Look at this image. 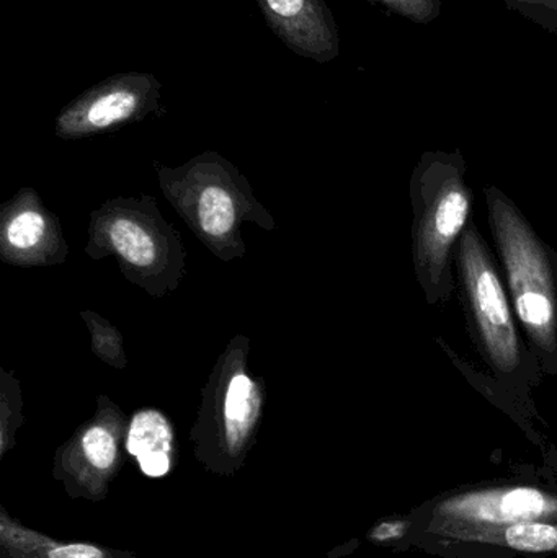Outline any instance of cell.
<instances>
[{
  "label": "cell",
  "mask_w": 557,
  "mask_h": 558,
  "mask_svg": "<svg viewBox=\"0 0 557 558\" xmlns=\"http://www.w3.org/2000/svg\"><path fill=\"white\" fill-rule=\"evenodd\" d=\"M414 265L428 301L453 291L451 257L468 228L471 193L458 154H425L412 180Z\"/></svg>",
  "instance_id": "2"
},
{
  "label": "cell",
  "mask_w": 557,
  "mask_h": 558,
  "mask_svg": "<svg viewBox=\"0 0 557 558\" xmlns=\"http://www.w3.org/2000/svg\"><path fill=\"white\" fill-rule=\"evenodd\" d=\"M500 534L507 546L522 553H556L557 550V526L526 521V523L510 524Z\"/></svg>",
  "instance_id": "12"
},
{
  "label": "cell",
  "mask_w": 557,
  "mask_h": 558,
  "mask_svg": "<svg viewBox=\"0 0 557 558\" xmlns=\"http://www.w3.org/2000/svg\"><path fill=\"white\" fill-rule=\"evenodd\" d=\"M457 257L477 343L493 369L502 379L513 380L525 363L522 341L496 264L473 225L461 235Z\"/></svg>",
  "instance_id": "3"
},
{
  "label": "cell",
  "mask_w": 557,
  "mask_h": 558,
  "mask_svg": "<svg viewBox=\"0 0 557 558\" xmlns=\"http://www.w3.org/2000/svg\"><path fill=\"white\" fill-rule=\"evenodd\" d=\"M444 513L484 523H526L557 513L555 500L533 488L470 495L441 507Z\"/></svg>",
  "instance_id": "6"
},
{
  "label": "cell",
  "mask_w": 557,
  "mask_h": 558,
  "mask_svg": "<svg viewBox=\"0 0 557 558\" xmlns=\"http://www.w3.org/2000/svg\"><path fill=\"white\" fill-rule=\"evenodd\" d=\"M271 32L298 56L327 64L340 54V35L324 0H255Z\"/></svg>",
  "instance_id": "5"
},
{
  "label": "cell",
  "mask_w": 557,
  "mask_h": 558,
  "mask_svg": "<svg viewBox=\"0 0 557 558\" xmlns=\"http://www.w3.org/2000/svg\"><path fill=\"white\" fill-rule=\"evenodd\" d=\"M48 558H108L104 550L92 544H64L52 547Z\"/></svg>",
  "instance_id": "16"
},
{
  "label": "cell",
  "mask_w": 557,
  "mask_h": 558,
  "mask_svg": "<svg viewBox=\"0 0 557 558\" xmlns=\"http://www.w3.org/2000/svg\"><path fill=\"white\" fill-rule=\"evenodd\" d=\"M111 245L128 262L140 268H150L159 257V247L153 235L133 219L120 218L113 221L110 232Z\"/></svg>",
  "instance_id": "10"
},
{
  "label": "cell",
  "mask_w": 557,
  "mask_h": 558,
  "mask_svg": "<svg viewBox=\"0 0 557 558\" xmlns=\"http://www.w3.org/2000/svg\"><path fill=\"white\" fill-rule=\"evenodd\" d=\"M126 449L136 458L144 475L166 477L172 469L173 454V432L169 420L157 410L137 412L128 428Z\"/></svg>",
  "instance_id": "8"
},
{
  "label": "cell",
  "mask_w": 557,
  "mask_h": 558,
  "mask_svg": "<svg viewBox=\"0 0 557 558\" xmlns=\"http://www.w3.org/2000/svg\"><path fill=\"white\" fill-rule=\"evenodd\" d=\"M45 219L35 211H25L12 219L7 229V239L19 251L35 247L45 235Z\"/></svg>",
  "instance_id": "13"
},
{
  "label": "cell",
  "mask_w": 557,
  "mask_h": 558,
  "mask_svg": "<svg viewBox=\"0 0 557 558\" xmlns=\"http://www.w3.org/2000/svg\"><path fill=\"white\" fill-rule=\"evenodd\" d=\"M389 13L402 16L415 25H428L440 16L441 0H372Z\"/></svg>",
  "instance_id": "14"
},
{
  "label": "cell",
  "mask_w": 557,
  "mask_h": 558,
  "mask_svg": "<svg viewBox=\"0 0 557 558\" xmlns=\"http://www.w3.org/2000/svg\"><path fill=\"white\" fill-rule=\"evenodd\" d=\"M118 456L117 433L110 426L97 423L82 433L77 445L65 458L64 471L88 497L104 495L107 494L108 478L117 471Z\"/></svg>",
  "instance_id": "7"
},
{
  "label": "cell",
  "mask_w": 557,
  "mask_h": 558,
  "mask_svg": "<svg viewBox=\"0 0 557 558\" xmlns=\"http://www.w3.org/2000/svg\"><path fill=\"white\" fill-rule=\"evenodd\" d=\"M510 12L536 23L546 32L557 35V0H504Z\"/></svg>",
  "instance_id": "15"
},
{
  "label": "cell",
  "mask_w": 557,
  "mask_h": 558,
  "mask_svg": "<svg viewBox=\"0 0 557 558\" xmlns=\"http://www.w3.org/2000/svg\"><path fill=\"white\" fill-rule=\"evenodd\" d=\"M405 533V524L401 523V521H396V523H383L376 527L372 533V539L375 541H389L396 539V537L404 536Z\"/></svg>",
  "instance_id": "17"
},
{
  "label": "cell",
  "mask_w": 557,
  "mask_h": 558,
  "mask_svg": "<svg viewBox=\"0 0 557 558\" xmlns=\"http://www.w3.org/2000/svg\"><path fill=\"white\" fill-rule=\"evenodd\" d=\"M257 416V399L254 383L239 373L229 383L225 399V423H222V448L229 459H235L249 442Z\"/></svg>",
  "instance_id": "9"
},
{
  "label": "cell",
  "mask_w": 557,
  "mask_h": 558,
  "mask_svg": "<svg viewBox=\"0 0 557 558\" xmlns=\"http://www.w3.org/2000/svg\"><path fill=\"white\" fill-rule=\"evenodd\" d=\"M486 198L491 229L506 268L513 311L546 369L556 373V257L502 192L487 189Z\"/></svg>",
  "instance_id": "1"
},
{
  "label": "cell",
  "mask_w": 557,
  "mask_h": 558,
  "mask_svg": "<svg viewBox=\"0 0 557 558\" xmlns=\"http://www.w3.org/2000/svg\"><path fill=\"white\" fill-rule=\"evenodd\" d=\"M160 82L143 72H124L88 88L64 108L58 120L59 133L81 136L134 120L156 107Z\"/></svg>",
  "instance_id": "4"
},
{
  "label": "cell",
  "mask_w": 557,
  "mask_h": 558,
  "mask_svg": "<svg viewBox=\"0 0 557 558\" xmlns=\"http://www.w3.org/2000/svg\"><path fill=\"white\" fill-rule=\"evenodd\" d=\"M198 221L203 231L211 238H222L232 231L235 206L231 195L222 189H206L199 196Z\"/></svg>",
  "instance_id": "11"
}]
</instances>
